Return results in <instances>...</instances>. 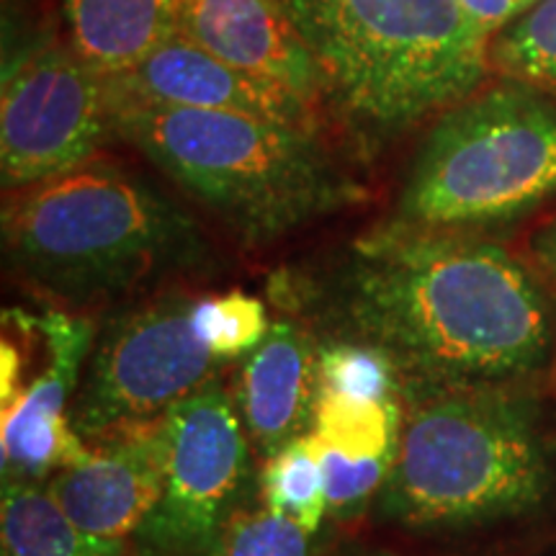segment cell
Returning a JSON list of instances; mask_svg holds the SVG:
<instances>
[{"label":"cell","instance_id":"1","mask_svg":"<svg viewBox=\"0 0 556 556\" xmlns=\"http://www.w3.org/2000/svg\"><path fill=\"white\" fill-rule=\"evenodd\" d=\"M309 294H319L328 336L377 348L402 387L523 384L552 358L544 287L482 235L387 222Z\"/></svg>","mask_w":556,"mask_h":556},{"label":"cell","instance_id":"2","mask_svg":"<svg viewBox=\"0 0 556 556\" xmlns=\"http://www.w3.org/2000/svg\"><path fill=\"white\" fill-rule=\"evenodd\" d=\"M3 250L31 294L75 315L139 302L212 263L199 222L106 157L11 191Z\"/></svg>","mask_w":556,"mask_h":556},{"label":"cell","instance_id":"3","mask_svg":"<svg viewBox=\"0 0 556 556\" xmlns=\"http://www.w3.org/2000/svg\"><path fill=\"white\" fill-rule=\"evenodd\" d=\"M554 492L556 435L533 381L402 387L379 520L417 533L469 531L531 516Z\"/></svg>","mask_w":556,"mask_h":556},{"label":"cell","instance_id":"4","mask_svg":"<svg viewBox=\"0 0 556 556\" xmlns=\"http://www.w3.org/2000/svg\"><path fill=\"white\" fill-rule=\"evenodd\" d=\"M323 103L381 150L484 86L490 41L462 0H289Z\"/></svg>","mask_w":556,"mask_h":556},{"label":"cell","instance_id":"5","mask_svg":"<svg viewBox=\"0 0 556 556\" xmlns=\"http://www.w3.org/2000/svg\"><path fill=\"white\" fill-rule=\"evenodd\" d=\"M114 135L248 248H266L364 199L319 129L111 99Z\"/></svg>","mask_w":556,"mask_h":556},{"label":"cell","instance_id":"6","mask_svg":"<svg viewBox=\"0 0 556 556\" xmlns=\"http://www.w3.org/2000/svg\"><path fill=\"white\" fill-rule=\"evenodd\" d=\"M554 197L556 96L500 78L435 116L389 222L482 235Z\"/></svg>","mask_w":556,"mask_h":556},{"label":"cell","instance_id":"7","mask_svg":"<svg viewBox=\"0 0 556 556\" xmlns=\"http://www.w3.org/2000/svg\"><path fill=\"white\" fill-rule=\"evenodd\" d=\"M193 304L184 289H163L109 319L70 407L88 446L163 420L219 377L222 361L193 328Z\"/></svg>","mask_w":556,"mask_h":556},{"label":"cell","instance_id":"8","mask_svg":"<svg viewBox=\"0 0 556 556\" xmlns=\"http://www.w3.org/2000/svg\"><path fill=\"white\" fill-rule=\"evenodd\" d=\"M253 456L219 377L180 400L168 413L163 492L129 541L131 556H214L235 513L261 492Z\"/></svg>","mask_w":556,"mask_h":556},{"label":"cell","instance_id":"9","mask_svg":"<svg viewBox=\"0 0 556 556\" xmlns=\"http://www.w3.org/2000/svg\"><path fill=\"white\" fill-rule=\"evenodd\" d=\"M114 135L109 83L70 45L47 41L18 54L0 93V176L5 191L99 157Z\"/></svg>","mask_w":556,"mask_h":556},{"label":"cell","instance_id":"10","mask_svg":"<svg viewBox=\"0 0 556 556\" xmlns=\"http://www.w3.org/2000/svg\"><path fill=\"white\" fill-rule=\"evenodd\" d=\"M47 364L24 397L3 415V479H31L86 462L90 446L73 430L70 407L80 371L93 348L96 325L88 315L47 307L34 315Z\"/></svg>","mask_w":556,"mask_h":556},{"label":"cell","instance_id":"11","mask_svg":"<svg viewBox=\"0 0 556 556\" xmlns=\"http://www.w3.org/2000/svg\"><path fill=\"white\" fill-rule=\"evenodd\" d=\"M109 99L217 111L283 127L319 129L317 109L274 80L214 58L178 31L127 73L106 78Z\"/></svg>","mask_w":556,"mask_h":556},{"label":"cell","instance_id":"12","mask_svg":"<svg viewBox=\"0 0 556 556\" xmlns=\"http://www.w3.org/2000/svg\"><path fill=\"white\" fill-rule=\"evenodd\" d=\"M165 469L168 417L90 443L86 462L54 471L47 490L90 539L129 546L163 492Z\"/></svg>","mask_w":556,"mask_h":556},{"label":"cell","instance_id":"13","mask_svg":"<svg viewBox=\"0 0 556 556\" xmlns=\"http://www.w3.org/2000/svg\"><path fill=\"white\" fill-rule=\"evenodd\" d=\"M176 31L250 75L323 103V88L289 0H178Z\"/></svg>","mask_w":556,"mask_h":556},{"label":"cell","instance_id":"14","mask_svg":"<svg viewBox=\"0 0 556 556\" xmlns=\"http://www.w3.org/2000/svg\"><path fill=\"white\" fill-rule=\"evenodd\" d=\"M317 336L281 317L240 366L235 407L255 456H276L309 433L317 402Z\"/></svg>","mask_w":556,"mask_h":556},{"label":"cell","instance_id":"15","mask_svg":"<svg viewBox=\"0 0 556 556\" xmlns=\"http://www.w3.org/2000/svg\"><path fill=\"white\" fill-rule=\"evenodd\" d=\"M75 52L103 78L139 65L176 31L178 0H62Z\"/></svg>","mask_w":556,"mask_h":556},{"label":"cell","instance_id":"16","mask_svg":"<svg viewBox=\"0 0 556 556\" xmlns=\"http://www.w3.org/2000/svg\"><path fill=\"white\" fill-rule=\"evenodd\" d=\"M3 556H124L127 546L90 539L54 503L47 486L31 479H3L0 500Z\"/></svg>","mask_w":556,"mask_h":556},{"label":"cell","instance_id":"17","mask_svg":"<svg viewBox=\"0 0 556 556\" xmlns=\"http://www.w3.org/2000/svg\"><path fill=\"white\" fill-rule=\"evenodd\" d=\"M402 394L392 400H358L317 389L312 430L323 448L348 458L397 454Z\"/></svg>","mask_w":556,"mask_h":556},{"label":"cell","instance_id":"18","mask_svg":"<svg viewBox=\"0 0 556 556\" xmlns=\"http://www.w3.org/2000/svg\"><path fill=\"white\" fill-rule=\"evenodd\" d=\"M261 500L315 536L328 516L323 443L315 433L294 438L276 456L263 462Z\"/></svg>","mask_w":556,"mask_h":556},{"label":"cell","instance_id":"19","mask_svg":"<svg viewBox=\"0 0 556 556\" xmlns=\"http://www.w3.org/2000/svg\"><path fill=\"white\" fill-rule=\"evenodd\" d=\"M490 67L556 96V0H541L492 37Z\"/></svg>","mask_w":556,"mask_h":556},{"label":"cell","instance_id":"20","mask_svg":"<svg viewBox=\"0 0 556 556\" xmlns=\"http://www.w3.org/2000/svg\"><path fill=\"white\" fill-rule=\"evenodd\" d=\"M317 389L358 400H392L402 394V381L377 348L325 336L317 343Z\"/></svg>","mask_w":556,"mask_h":556},{"label":"cell","instance_id":"21","mask_svg":"<svg viewBox=\"0 0 556 556\" xmlns=\"http://www.w3.org/2000/svg\"><path fill=\"white\" fill-rule=\"evenodd\" d=\"M270 325L266 304L240 289L201 296L193 304V328L219 361L248 356L266 340Z\"/></svg>","mask_w":556,"mask_h":556},{"label":"cell","instance_id":"22","mask_svg":"<svg viewBox=\"0 0 556 556\" xmlns=\"http://www.w3.org/2000/svg\"><path fill=\"white\" fill-rule=\"evenodd\" d=\"M214 556H312V533L250 497L222 533Z\"/></svg>","mask_w":556,"mask_h":556},{"label":"cell","instance_id":"23","mask_svg":"<svg viewBox=\"0 0 556 556\" xmlns=\"http://www.w3.org/2000/svg\"><path fill=\"white\" fill-rule=\"evenodd\" d=\"M325 490H328V516L338 520L358 518L379 497L394 456L348 458L323 448Z\"/></svg>","mask_w":556,"mask_h":556},{"label":"cell","instance_id":"24","mask_svg":"<svg viewBox=\"0 0 556 556\" xmlns=\"http://www.w3.org/2000/svg\"><path fill=\"white\" fill-rule=\"evenodd\" d=\"M541 3V0H462L471 18L477 21L482 29L495 37L500 29L513 24L518 16H523L528 9Z\"/></svg>","mask_w":556,"mask_h":556},{"label":"cell","instance_id":"25","mask_svg":"<svg viewBox=\"0 0 556 556\" xmlns=\"http://www.w3.org/2000/svg\"><path fill=\"white\" fill-rule=\"evenodd\" d=\"M531 258L536 266L556 281V217L533 232L531 238Z\"/></svg>","mask_w":556,"mask_h":556},{"label":"cell","instance_id":"26","mask_svg":"<svg viewBox=\"0 0 556 556\" xmlns=\"http://www.w3.org/2000/svg\"><path fill=\"white\" fill-rule=\"evenodd\" d=\"M368 556H392V554H368Z\"/></svg>","mask_w":556,"mask_h":556}]
</instances>
